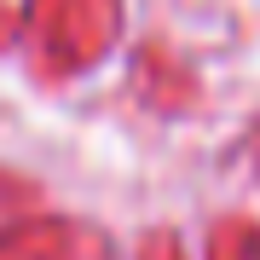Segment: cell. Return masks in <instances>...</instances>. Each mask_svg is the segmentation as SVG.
I'll list each match as a JSON object with an SVG mask.
<instances>
[{
  "mask_svg": "<svg viewBox=\"0 0 260 260\" xmlns=\"http://www.w3.org/2000/svg\"><path fill=\"white\" fill-rule=\"evenodd\" d=\"M121 35V0H29L23 12V58L35 81H70L93 70Z\"/></svg>",
  "mask_w": 260,
  "mask_h": 260,
  "instance_id": "obj_1",
  "label": "cell"
},
{
  "mask_svg": "<svg viewBox=\"0 0 260 260\" xmlns=\"http://www.w3.org/2000/svg\"><path fill=\"white\" fill-rule=\"evenodd\" d=\"M0 260H116V249L87 220L41 214V220H18L0 232Z\"/></svg>",
  "mask_w": 260,
  "mask_h": 260,
  "instance_id": "obj_2",
  "label": "cell"
},
{
  "mask_svg": "<svg viewBox=\"0 0 260 260\" xmlns=\"http://www.w3.org/2000/svg\"><path fill=\"white\" fill-rule=\"evenodd\" d=\"M208 260H260V225L232 214L208 232Z\"/></svg>",
  "mask_w": 260,
  "mask_h": 260,
  "instance_id": "obj_3",
  "label": "cell"
},
{
  "mask_svg": "<svg viewBox=\"0 0 260 260\" xmlns=\"http://www.w3.org/2000/svg\"><path fill=\"white\" fill-rule=\"evenodd\" d=\"M139 81H145V93L156 99V104H185V99H191V87H185L191 75H185V70H174L156 47L139 58Z\"/></svg>",
  "mask_w": 260,
  "mask_h": 260,
  "instance_id": "obj_4",
  "label": "cell"
},
{
  "mask_svg": "<svg viewBox=\"0 0 260 260\" xmlns=\"http://www.w3.org/2000/svg\"><path fill=\"white\" fill-rule=\"evenodd\" d=\"M139 260H185V249H179L174 232H150V237L139 243Z\"/></svg>",
  "mask_w": 260,
  "mask_h": 260,
  "instance_id": "obj_5",
  "label": "cell"
},
{
  "mask_svg": "<svg viewBox=\"0 0 260 260\" xmlns=\"http://www.w3.org/2000/svg\"><path fill=\"white\" fill-rule=\"evenodd\" d=\"M29 197H35V179H23V174H12V168H0V208L29 203Z\"/></svg>",
  "mask_w": 260,
  "mask_h": 260,
  "instance_id": "obj_6",
  "label": "cell"
},
{
  "mask_svg": "<svg viewBox=\"0 0 260 260\" xmlns=\"http://www.w3.org/2000/svg\"><path fill=\"white\" fill-rule=\"evenodd\" d=\"M18 29H23V23H18V12H12V6H0V47H6Z\"/></svg>",
  "mask_w": 260,
  "mask_h": 260,
  "instance_id": "obj_7",
  "label": "cell"
}]
</instances>
